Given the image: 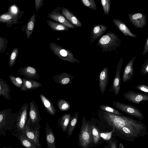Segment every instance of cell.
Masks as SVG:
<instances>
[{"mask_svg": "<svg viewBox=\"0 0 148 148\" xmlns=\"http://www.w3.org/2000/svg\"><path fill=\"white\" fill-rule=\"evenodd\" d=\"M103 117L108 123L119 133L124 140L133 142L136 139L145 137L147 134V127L140 121L133 117L120 116L105 112Z\"/></svg>", "mask_w": 148, "mask_h": 148, "instance_id": "cell-1", "label": "cell"}, {"mask_svg": "<svg viewBox=\"0 0 148 148\" xmlns=\"http://www.w3.org/2000/svg\"><path fill=\"white\" fill-rule=\"evenodd\" d=\"M121 42L117 35L109 31L100 38L96 45L100 47L102 52H110L116 51L117 48L120 47Z\"/></svg>", "mask_w": 148, "mask_h": 148, "instance_id": "cell-2", "label": "cell"}, {"mask_svg": "<svg viewBox=\"0 0 148 148\" xmlns=\"http://www.w3.org/2000/svg\"><path fill=\"white\" fill-rule=\"evenodd\" d=\"M78 138V143L82 148H88L93 141L92 125L86 120L85 115L83 117Z\"/></svg>", "mask_w": 148, "mask_h": 148, "instance_id": "cell-3", "label": "cell"}, {"mask_svg": "<svg viewBox=\"0 0 148 148\" xmlns=\"http://www.w3.org/2000/svg\"><path fill=\"white\" fill-rule=\"evenodd\" d=\"M50 47L53 53L60 59L72 63L80 62V61L74 56L71 51L58 44L51 42Z\"/></svg>", "mask_w": 148, "mask_h": 148, "instance_id": "cell-4", "label": "cell"}, {"mask_svg": "<svg viewBox=\"0 0 148 148\" xmlns=\"http://www.w3.org/2000/svg\"><path fill=\"white\" fill-rule=\"evenodd\" d=\"M112 103L118 109L130 116L135 117L140 120L144 119V115L142 112L139 109L133 106L117 101H113Z\"/></svg>", "mask_w": 148, "mask_h": 148, "instance_id": "cell-5", "label": "cell"}, {"mask_svg": "<svg viewBox=\"0 0 148 148\" xmlns=\"http://www.w3.org/2000/svg\"><path fill=\"white\" fill-rule=\"evenodd\" d=\"M40 125H39L34 130L30 127L29 123H26L25 131L23 133L32 143L36 148H41L39 141L40 128Z\"/></svg>", "mask_w": 148, "mask_h": 148, "instance_id": "cell-6", "label": "cell"}, {"mask_svg": "<svg viewBox=\"0 0 148 148\" xmlns=\"http://www.w3.org/2000/svg\"><path fill=\"white\" fill-rule=\"evenodd\" d=\"M28 108V104L25 103L18 111L17 115L16 122L17 127L23 133L25 130Z\"/></svg>", "mask_w": 148, "mask_h": 148, "instance_id": "cell-7", "label": "cell"}, {"mask_svg": "<svg viewBox=\"0 0 148 148\" xmlns=\"http://www.w3.org/2000/svg\"><path fill=\"white\" fill-rule=\"evenodd\" d=\"M123 62V59L121 58L117 66L115 77L112 84L111 88L109 90L110 92L113 91L114 94L116 96H117L119 94L121 88V71Z\"/></svg>", "mask_w": 148, "mask_h": 148, "instance_id": "cell-8", "label": "cell"}, {"mask_svg": "<svg viewBox=\"0 0 148 148\" xmlns=\"http://www.w3.org/2000/svg\"><path fill=\"white\" fill-rule=\"evenodd\" d=\"M29 117L27 122L29 125H38L40 122V117L39 110L37 105L34 100L29 103Z\"/></svg>", "mask_w": 148, "mask_h": 148, "instance_id": "cell-9", "label": "cell"}, {"mask_svg": "<svg viewBox=\"0 0 148 148\" xmlns=\"http://www.w3.org/2000/svg\"><path fill=\"white\" fill-rule=\"evenodd\" d=\"M123 96L126 100L136 104H139L143 101H148V94L138 92L131 90L125 93Z\"/></svg>", "mask_w": 148, "mask_h": 148, "instance_id": "cell-10", "label": "cell"}, {"mask_svg": "<svg viewBox=\"0 0 148 148\" xmlns=\"http://www.w3.org/2000/svg\"><path fill=\"white\" fill-rule=\"evenodd\" d=\"M128 16L132 24L136 28H143L146 24V16L142 13L130 14Z\"/></svg>", "mask_w": 148, "mask_h": 148, "instance_id": "cell-11", "label": "cell"}, {"mask_svg": "<svg viewBox=\"0 0 148 148\" xmlns=\"http://www.w3.org/2000/svg\"><path fill=\"white\" fill-rule=\"evenodd\" d=\"M18 72L20 75L23 76L24 78L28 80H38L40 78L37 70L32 66H27L21 67Z\"/></svg>", "mask_w": 148, "mask_h": 148, "instance_id": "cell-12", "label": "cell"}, {"mask_svg": "<svg viewBox=\"0 0 148 148\" xmlns=\"http://www.w3.org/2000/svg\"><path fill=\"white\" fill-rule=\"evenodd\" d=\"M108 27L106 25L99 24L93 26L90 31L91 44L101 37L106 32Z\"/></svg>", "mask_w": 148, "mask_h": 148, "instance_id": "cell-13", "label": "cell"}, {"mask_svg": "<svg viewBox=\"0 0 148 148\" xmlns=\"http://www.w3.org/2000/svg\"><path fill=\"white\" fill-rule=\"evenodd\" d=\"M136 58V56L133 57L126 65L124 70L122 77L123 83L131 81L133 79L134 76L133 68L134 63Z\"/></svg>", "mask_w": 148, "mask_h": 148, "instance_id": "cell-14", "label": "cell"}, {"mask_svg": "<svg viewBox=\"0 0 148 148\" xmlns=\"http://www.w3.org/2000/svg\"><path fill=\"white\" fill-rule=\"evenodd\" d=\"M74 77L70 73L63 72L53 77V79L55 82L62 86L71 84Z\"/></svg>", "mask_w": 148, "mask_h": 148, "instance_id": "cell-15", "label": "cell"}, {"mask_svg": "<svg viewBox=\"0 0 148 148\" xmlns=\"http://www.w3.org/2000/svg\"><path fill=\"white\" fill-rule=\"evenodd\" d=\"M48 16L69 28H75V26L70 23L62 14L59 12H52L48 14Z\"/></svg>", "mask_w": 148, "mask_h": 148, "instance_id": "cell-16", "label": "cell"}, {"mask_svg": "<svg viewBox=\"0 0 148 148\" xmlns=\"http://www.w3.org/2000/svg\"><path fill=\"white\" fill-rule=\"evenodd\" d=\"M109 71L107 67H104L100 72L99 77V88L101 92L103 94L105 91L108 83Z\"/></svg>", "mask_w": 148, "mask_h": 148, "instance_id": "cell-17", "label": "cell"}, {"mask_svg": "<svg viewBox=\"0 0 148 148\" xmlns=\"http://www.w3.org/2000/svg\"><path fill=\"white\" fill-rule=\"evenodd\" d=\"M62 14L66 17L72 24L77 27H81L82 24L76 16L67 8H62Z\"/></svg>", "mask_w": 148, "mask_h": 148, "instance_id": "cell-18", "label": "cell"}, {"mask_svg": "<svg viewBox=\"0 0 148 148\" xmlns=\"http://www.w3.org/2000/svg\"><path fill=\"white\" fill-rule=\"evenodd\" d=\"M112 21L117 28L125 36H129L134 38L137 36L136 34H134L131 32L125 23L120 20L117 18H114Z\"/></svg>", "mask_w": 148, "mask_h": 148, "instance_id": "cell-19", "label": "cell"}, {"mask_svg": "<svg viewBox=\"0 0 148 148\" xmlns=\"http://www.w3.org/2000/svg\"><path fill=\"white\" fill-rule=\"evenodd\" d=\"M23 82L22 86L20 89L21 91L33 90L38 88L42 85L40 82L34 80H29L21 78Z\"/></svg>", "mask_w": 148, "mask_h": 148, "instance_id": "cell-20", "label": "cell"}, {"mask_svg": "<svg viewBox=\"0 0 148 148\" xmlns=\"http://www.w3.org/2000/svg\"><path fill=\"white\" fill-rule=\"evenodd\" d=\"M40 97L47 112L50 115L54 116L56 114V111L52 102L42 94H40Z\"/></svg>", "mask_w": 148, "mask_h": 148, "instance_id": "cell-21", "label": "cell"}, {"mask_svg": "<svg viewBox=\"0 0 148 148\" xmlns=\"http://www.w3.org/2000/svg\"><path fill=\"white\" fill-rule=\"evenodd\" d=\"M45 129L47 148H56L55 144V137L52 129L47 122L46 123Z\"/></svg>", "mask_w": 148, "mask_h": 148, "instance_id": "cell-22", "label": "cell"}, {"mask_svg": "<svg viewBox=\"0 0 148 148\" xmlns=\"http://www.w3.org/2000/svg\"><path fill=\"white\" fill-rule=\"evenodd\" d=\"M11 89L9 85L2 79H0V97L2 95L5 99L11 100Z\"/></svg>", "mask_w": 148, "mask_h": 148, "instance_id": "cell-23", "label": "cell"}, {"mask_svg": "<svg viewBox=\"0 0 148 148\" xmlns=\"http://www.w3.org/2000/svg\"><path fill=\"white\" fill-rule=\"evenodd\" d=\"M12 112V110L11 108L3 109L0 111V129H1L2 126L4 125L7 122Z\"/></svg>", "mask_w": 148, "mask_h": 148, "instance_id": "cell-24", "label": "cell"}, {"mask_svg": "<svg viewBox=\"0 0 148 148\" xmlns=\"http://www.w3.org/2000/svg\"><path fill=\"white\" fill-rule=\"evenodd\" d=\"M71 114H66L62 116L58 121V124L60 126L63 132L67 130L71 119Z\"/></svg>", "mask_w": 148, "mask_h": 148, "instance_id": "cell-25", "label": "cell"}, {"mask_svg": "<svg viewBox=\"0 0 148 148\" xmlns=\"http://www.w3.org/2000/svg\"><path fill=\"white\" fill-rule=\"evenodd\" d=\"M78 112H75L73 116L71 118L67 129V133L68 138H69L72 133L76 126L78 119Z\"/></svg>", "mask_w": 148, "mask_h": 148, "instance_id": "cell-26", "label": "cell"}, {"mask_svg": "<svg viewBox=\"0 0 148 148\" xmlns=\"http://www.w3.org/2000/svg\"><path fill=\"white\" fill-rule=\"evenodd\" d=\"M36 21V15L34 13L30 18L27 24L25 30L27 39H28L31 35L34 30Z\"/></svg>", "mask_w": 148, "mask_h": 148, "instance_id": "cell-27", "label": "cell"}, {"mask_svg": "<svg viewBox=\"0 0 148 148\" xmlns=\"http://www.w3.org/2000/svg\"><path fill=\"white\" fill-rule=\"evenodd\" d=\"M47 23L50 27L56 31H68L69 29L67 27L60 23L49 20L47 21Z\"/></svg>", "mask_w": 148, "mask_h": 148, "instance_id": "cell-28", "label": "cell"}, {"mask_svg": "<svg viewBox=\"0 0 148 148\" xmlns=\"http://www.w3.org/2000/svg\"><path fill=\"white\" fill-rule=\"evenodd\" d=\"M19 140L22 145L25 148H36L32 143L24 134L20 136Z\"/></svg>", "mask_w": 148, "mask_h": 148, "instance_id": "cell-29", "label": "cell"}, {"mask_svg": "<svg viewBox=\"0 0 148 148\" xmlns=\"http://www.w3.org/2000/svg\"><path fill=\"white\" fill-rule=\"evenodd\" d=\"M56 104L59 110L62 111H68L70 108L69 103L62 99H59L56 103Z\"/></svg>", "mask_w": 148, "mask_h": 148, "instance_id": "cell-30", "label": "cell"}, {"mask_svg": "<svg viewBox=\"0 0 148 148\" xmlns=\"http://www.w3.org/2000/svg\"><path fill=\"white\" fill-rule=\"evenodd\" d=\"M15 18V16L9 13H5L0 16V21L2 23H11Z\"/></svg>", "mask_w": 148, "mask_h": 148, "instance_id": "cell-31", "label": "cell"}, {"mask_svg": "<svg viewBox=\"0 0 148 148\" xmlns=\"http://www.w3.org/2000/svg\"><path fill=\"white\" fill-rule=\"evenodd\" d=\"M11 82L17 87L20 89L23 86V80L22 78L19 77H16L10 74L9 75Z\"/></svg>", "mask_w": 148, "mask_h": 148, "instance_id": "cell-32", "label": "cell"}, {"mask_svg": "<svg viewBox=\"0 0 148 148\" xmlns=\"http://www.w3.org/2000/svg\"><path fill=\"white\" fill-rule=\"evenodd\" d=\"M99 107L100 110L105 111V112L119 115L124 116L123 113L118 110L108 106L102 105H100Z\"/></svg>", "mask_w": 148, "mask_h": 148, "instance_id": "cell-33", "label": "cell"}, {"mask_svg": "<svg viewBox=\"0 0 148 148\" xmlns=\"http://www.w3.org/2000/svg\"><path fill=\"white\" fill-rule=\"evenodd\" d=\"M18 54V49L17 48H16L12 50L10 55L8 63L9 67H12L14 64Z\"/></svg>", "mask_w": 148, "mask_h": 148, "instance_id": "cell-34", "label": "cell"}, {"mask_svg": "<svg viewBox=\"0 0 148 148\" xmlns=\"http://www.w3.org/2000/svg\"><path fill=\"white\" fill-rule=\"evenodd\" d=\"M81 2L87 7L96 10H97V5L94 0H81Z\"/></svg>", "mask_w": 148, "mask_h": 148, "instance_id": "cell-35", "label": "cell"}, {"mask_svg": "<svg viewBox=\"0 0 148 148\" xmlns=\"http://www.w3.org/2000/svg\"><path fill=\"white\" fill-rule=\"evenodd\" d=\"M101 3L104 14L106 15H108L110 10V0H102Z\"/></svg>", "mask_w": 148, "mask_h": 148, "instance_id": "cell-36", "label": "cell"}, {"mask_svg": "<svg viewBox=\"0 0 148 148\" xmlns=\"http://www.w3.org/2000/svg\"><path fill=\"white\" fill-rule=\"evenodd\" d=\"M92 131L93 141L94 143L97 144L99 140L100 136L97 127L95 125H92Z\"/></svg>", "mask_w": 148, "mask_h": 148, "instance_id": "cell-37", "label": "cell"}, {"mask_svg": "<svg viewBox=\"0 0 148 148\" xmlns=\"http://www.w3.org/2000/svg\"><path fill=\"white\" fill-rule=\"evenodd\" d=\"M140 73L142 75H145L148 73V59L142 65L140 68Z\"/></svg>", "mask_w": 148, "mask_h": 148, "instance_id": "cell-38", "label": "cell"}, {"mask_svg": "<svg viewBox=\"0 0 148 148\" xmlns=\"http://www.w3.org/2000/svg\"><path fill=\"white\" fill-rule=\"evenodd\" d=\"M136 89L148 93V86L144 84H139L136 86Z\"/></svg>", "mask_w": 148, "mask_h": 148, "instance_id": "cell-39", "label": "cell"}, {"mask_svg": "<svg viewBox=\"0 0 148 148\" xmlns=\"http://www.w3.org/2000/svg\"><path fill=\"white\" fill-rule=\"evenodd\" d=\"M114 129L113 128V130L109 133H101L100 134V136L102 137L106 140H108L109 138L107 136L110 138L111 137L112 134L113 132L114 131Z\"/></svg>", "mask_w": 148, "mask_h": 148, "instance_id": "cell-40", "label": "cell"}, {"mask_svg": "<svg viewBox=\"0 0 148 148\" xmlns=\"http://www.w3.org/2000/svg\"><path fill=\"white\" fill-rule=\"evenodd\" d=\"M18 12V9L15 5H13L10 8V13L15 16Z\"/></svg>", "mask_w": 148, "mask_h": 148, "instance_id": "cell-41", "label": "cell"}, {"mask_svg": "<svg viewBox=\"0 0 148 148\" xmlns=\"http://www.w3.org/2000/svg\"><path fill=\"white\" fill-rule=\"evenodd\" d=\"M148 52V36L146 40L143 52L142 55L144 56Z\"/></svg>", "mask_w": 148, "mask_h": 148, "instance_id": "cell-42", "label": "cell"}, {"mask_svg": "<svg viewBox=\"0 0 148 148\" xmlns=\"http://www.w3.org/2000/svg\"><path fill=\"white\" fill-rule=\"evenodd\" d=\"M43 1L41 0H36L35 1V8L37 12L41 7Z\"/></svg>", "mask_w": 148, "mask_h": 148, "instance_id": "cell-43", "label": "cell"}, {"mask_svg": "<svg viewBox=\"0 0 148 148\" xmlns=\"http://www.w3.org/2000/svg\"><path fill=\"white\" fill-rule=\"evenodd\" d=\"M0 51H1V49L3 47L4 45V40L3 38L0 37Z\"/></svg>", "mask_w": 148, "mask_h": 148, "instance_id": "cell-44", "label": "cell"}, {"mask_svg": "<svg viewBox=\"0 0 148 148\" xmlns=\"http://www.w3.org/2000/svg\"><path fill=\"white\" fill-rule=\"evenodd\" d=\"M110 148H117V144L115 142H110Z\"/></svg>", "mask_w": 148, "mask_h": 148, "instance_id": "cell-45", "label": "cell"}, {"mask_svg": "<svg viewBox=\"0 0 148 148\" xmlns=\"http://www.w3.org/2000/svg\"><path fill=\"white\" fill-rule=\"evenodd\" d=\"M119 148H124L123 144L121 143H120L119 144Z\"/></svg>", "mask_w": 148, "mask_h": 148, "instance_id": "cell-46", "label": "cell"}, {"mask_svg": "<svg viewBox=\"0 0 148 148\" xmlns=\"http://www.w3.org/2000/svg\"><path fill=\"white\" fill-rule=\"evenodd\" d=\"M147 136H148V132H147Z\"/></svg>", "mask_w": 148, "mask_h": 148, "instance_id": "cell-47", "label": "cell"}, {"mask_svg": "<svg viewBox=\"0 0 148 148\" xmlns=\"http://www.w3.org/2000/svg\"><path fill=\"white\" fill-rule=\"evenodd\" d=\"M2 148H7V147H3Z\"/></svg>", "mask_w": 148, "mask_h": 148, "instance_id": "cell-48", "label": "cell"}]
</instances>
